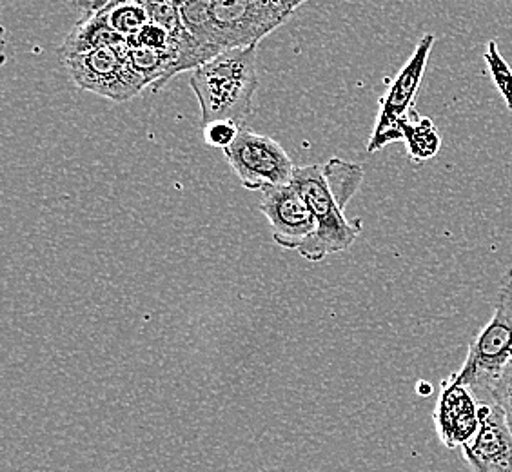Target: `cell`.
Here are the masks:
<instances>
[{"label": "cell", "instance_id": "6da1fadb", "mask_svg": "<svg viewBox=\"0 0 512 472\" xmlns=\"http://www.w3.org/2000/svg\"><path fill=\"white\" fill-rule=\"evenodd\" d=\"M307 0H182L180 19L202 62L258 46Z\"/></svg>", "mask_w": 512, "mask_h": 472}, {"label": "cell", "instance_id": "7a4b0ae2", "mask_svg": "<svg viewBox=\"0 0 512 472\" xmlns=\"http://www.w3.org/2000/svg\"><path fill=\"white\" fill-rule=\"evenodd\" d=\"M256 48L224 51L191 71L189 86L200 106L202 126L215 120H231L244 126L251 117L260 86Z\"/></svg>", "mask_w": 512, "mask_h": 472}, {"label": "cell", "instance_id": "3957f363", "mask_svg": "<svg viewBox=\"0 0 512 472\" xmlns=\"http://www.w3.org/2000/svg\"><path fill=\"white\" fill-rule=\"evenodd\" d=\"M291 184L300 191L316 220L315 233L298 249L300 256L309 262H322L355 244L362 233V220L345 217L325 180L322 166H296Z\"/></svg>", "mask_w": 512, "mask_h": 472}, {"label": "cell", "instance_id": "277c9868", "mask_svg": "<svg viewBox=\"0 0 512 472\" xmlns=\"http://www.w3.org/2000/svg\"><path fill=\"white\" fill-rule=\"evenodd\" d=\"M509 364H512V267L503 276L491 320L471 340L462 369L451 374V378L456 384L469 387L478 400Z\"/></svg>", "mask_w": 512, "mask_h": 472}, {"label": "cell", "instance_id": "5b68a950", "mask_svg": "<svg viewBox=\"0 0 512 472\" xmlns=\"http://www.w3.org/2000/svg\"><path fill=\"white\" fill-rule=\"evenodd\" d=\"M129 44L106 46L64 59L71 79L79 88L97 93L113 102L135 99L151 86L129 62Z\"/></svg>", "mask_w": 512, "mask_h": 472}, {"label": "cell", "instance_id": "8992f818", "mask_svg": "<svg viewBox=\"0 0 512 472\" xmlns=\"http://www.w3.org/2000/svg\"><path fill=\"white\" fill-rule=\"evenodd\" d=\"M227 164L249 191L291 184L295 164L276 140L242 128L235 142L224 149Z\"/></svg>", "mask_w": 512, "mask_h": 472}, {"label": "cell", "instance_id": "52a82bcc", "mask_svg": "<svg viewBox=\"0 0 512 472\" xmlns=\"http://www.w3.org/2000/svg\"><path fill=\"white\" fill-rule=\"evenodd\" d=\"M434 35L427 33L418 42L411 59L407 60L404 68L396 75L393 84L387 89L384 97L380 99V111L376 117L373 135L369 138L367 151L376 153L391 142L402 140L400 122L413 113L414 99L418 95V89L424 79L427 60L434 46Z\"/></svg>", "mask_w": 512, "mask_h": 472}, {"label": "cell", "instance_id": "ba28073f", "mask_svg": "<svg viewBox=\"0 0 512 472\" xmlns=\"http://www.w3.org/2000/svg\"><path fill=\"white\" fill-rule=\"evenodd\" d=\"M260 213L271 226L273 240L284 249L298 251L315 233V217L293 184L264 189Z\"/></svg>", "mask_w": 512, "mask_h": 472}, {"label": "cell", "instance_id": "9c48e42d", "mask_svg": "<svg viewBox=\"0 0 512 472\" xmlns=\"http://www.w3.org/2000/svg\"><path fill=\"white\" fill-rule=\"evenodd\" d=\"M460 451L473 472H512V431L500 407L480 404V429Z\"/></svg>", "mask_w": 512, "mask_h": 472}, {"label": "cell", "instance_id": "30bf717a", "mask_svg": "<svg viewBox=\"0 0 512 472\" xmlns=\"http://www.w3.org/2000/svg\"><path fill=\"white\" fill-rule=\"evenodd\" d=\"M434 425L440 442L447 449L462 447L480 429V404L469 387L445 380L434 409Z\"/></svg>", "mask_w": 512, "mask_h": 472}, {"label": "cell", "instance_id": "8fae6325", "mask_svg": "<svg viewBox=\"0 0 512 472\" xmlns=\"http://www.w3.org/2000/svg\"><path fill=\"white\" fill-rule=\"evenodd\" d=\"M126 42L128 39L113 30L100 13H86V17L79 20V24L66 37L64 44L60 46L59 53L64 60L79 53L99 50L106 46H119Z\"/></svg>", "mask_w": 512, "mask_h": 472}, {"label": "cell", "instance_id": "7c38bea8", "mask_svg": "<svg viewBox=\"0 0 512 472\" xmlns=\"http://www.w3.org/2000/svg\"><path fill=\"white\" fill-rule=\"evenodd\" d=\"M398 128L402 133V140L405 142L409 160L422 164L440 151L442 137L434 126L433 120L420 117L416 109H413V113L400 122Z\"/></svg>", "mask_w": 512, "mask_h": 472}, {"label": "cell", "instance_id": "4fadbf2b", "mask_svg": "<svg viewBox=\"0 0 512 472\" xmlns=\"http://www.w3.org/2000/svg\"><path fill=\"white\" fill-rule=\"evenodd\" d=\"M322 171H324L325 180L336 197V202L345 211L351 198L355 197L356 191L362 186L364 168L360 164L347 162L342 158H331L322 166Z\"/></svg>", "mask_w": 512, "mask_h": 472}, {"label": "cell", "instance_id": "5bb4252c", "mask_svg": "<svg viewBox=\"0 0 512 472\" xmlns=\"http://www.w3.org/2000/svg\"><path fill=\"white\" fill-rule=\"evenodd\" d=\"M95 13H100L109 26L120 35H124L126 39L137 35L138 31L149 22L148 11L144 8V4L133 2V0L111 2Z\"/></svg>", "mask_w": 512, "mask_h": 472}, {"label": "cell", "instance_id": "9a60e30c", "mask_svg": "<svg viewBox=\"0 0 512 472\" xmlns=\"http://www.w3.org/2000/svg\"><path fill=\"white\" fill-rule=\"evenodd\" d=\"M478 404L500 407L512 431V364L503 367L502 373L494 378L493 384L478 398Z\"/></svg>", "mask_w": 512, "mask_h": 472}, {"label": "cell", "instance_id": "2e32d148", "mask_svg": "<svg viewBox=\"0 0 512 472\" xmlns=\"http://www.w3.org/2000/svg\"><path fill=\"white\" fill-rule=\"evenodd\" d=\"M485 60H487V66H489L496 88L500 89L503 99L507 102V108L512 111V71L509 64L503 60L502 53L498 51L494 40H491L487 46Z\"/></svg>", "mask_w": 512, "mask_h": 472}, {"label": "cell", "instance_id": "e0dca14e", "mask_svg": "<svg viewBox=\"0 0 512 472\" xmlns=\"http://www.w3.org/2000/svg\"><path fill=\"white\" fill-rule=\"evenodd\" d=\"M140 2L148 11L149 22L160 24L173 33L182 28V19H180L182 0H140Z\"/></svg>", "mask_w": 512, "mask_h": 472}, {"label": "cell", "instance_id": "ac0fdd59", "mask_svg": "<svg viewBox=\"0 0 512 472\" xmlns=\"http://www.w3.org/2000/svg\"><path fill=\"white\" fill-rule=\"evenodd\" d=\"M128 40L131 44H137V46L149 48V50H175V46H177L175 33L166 30L160 24H155V22H148L142 30L138 31L137 35L129 37Z\"/></svg>", "mask_w": 512, "mask_h": 472}, {"label": "cell", "instance_id": "d6986e66", "mask_svg": "<svg viewBox=\"0 0 512 472\" xmlns=\"http://www.w3.org/2000/svg\"><path fill=\"white\" fill-rule=\"evenodd\" d=\"M242 128L244 126H238L237 122L231 120H215L204 126V140L211 148L226 149L235 142Z\"/></svg>", "mask_w": 512, "mask_h": 472}, {"label": "cell", "instance_id": "ffe728a7", "mask_svg": "<svg viewBox=\"0 0 512 472\" xmlns=\"http://www.w3.org/2000/svg\"><path fill=\"white\" fill-rule=\"evenodd\" d=\"M416 393L420 394V396H429V394H433V385L422 380V382H418V385H416Z\"/></svg>", "mask_w": 512, "mask_h": 472}]
</instances>
